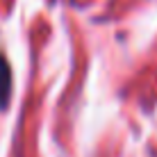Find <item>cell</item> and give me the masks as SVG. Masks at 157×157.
<instances>
[{
  "mask_svg": "<svg viewBox=\"0 0 157 157\" xmlns=\"http://www.w3.org/2000/svg\"><path fill=\"white\" fill-rule=\"evenodd\" d=\"M9 96H12V71L7 59L0 55V107H7Z\"/></svg>",
  "mask_w": 157,
  "mask_h": 157,
  "instance_id": "6da1fadb",
  "label": "cell"
}]
</instances>
